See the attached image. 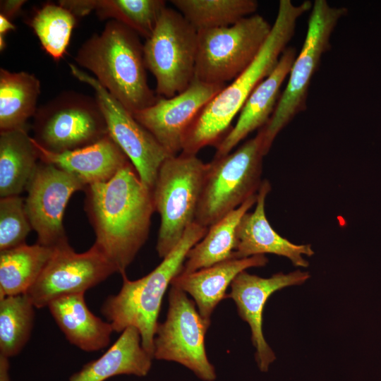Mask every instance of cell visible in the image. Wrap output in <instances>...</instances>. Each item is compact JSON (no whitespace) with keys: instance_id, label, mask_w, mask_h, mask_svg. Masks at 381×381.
<instances>
[{"instance_id":"cell-1","label":"cell","mask_w":381,"mask_h":381,"mask_svg":"<svg viewBox=\"0 0 381 381\" xmlns=\"http://www.w3.org/2000/svg\"><path fill=\"white\" fill-rule=\"evenodd\" d=\"M85 191L94 244L124 274L147 240L155 211L152 190L129 162L110 180L87 186Z\"/></svg>"},{"instance_id":"cell-2","label":"cell","mask_w":381,"mask_h":381,"mask_svg":"<svg viewBox=\"0 0 381 381\" xmlns=\"http://www.w3.org/2000/svg\"><path fill=\"white\" fill-rule=\"evenodd\" d=\"M312 6L310 1L298 5L291 0L279 1L271 32L261 51L241 75L201 110L186 135L181 152L197 155L205 147L217 145L222 140L249 95L277 66L294 35L298 20L311 10Z\"/></svg>"},{"instance_id":"cell-3","label":"cell","mask_w":381,"mask_h":381,"mask_svg":"<svg viewBox=\"0 0 381 381\" xmlns=\"http://www.w3.org/2000/svg\"><path fill=\"white\" fill-rule=\"evenodd\" d=\"M74 60L131 114L157 99L148 85L143 45L139 35L124 24L109 20L99 34L82 44Z\"/></svg>"},{"instance_id":"cell-4","label":"cell","mask_w":381,"mask_h":381,"mask_svg":"<svg viewBox=\"0 0 381 381\" xmlns=\"http://www.w3.org/2000/svg\"><path fill=\"white\" fill-rule=\"evenodd\" d=\"M207 230L195 222L188 227L176 246L149 274L137 280H130L126 274L121 275L120 291L109 296L101 308L114 332H122L130 326L136 327L141 335L143 347L153 356L163 296L173 279L181 273L188 251Z\"/></svg>"},{"instance_id":"cell-5","label":"cell","mask_w":381,"mask_h":381,"mask_svg":"<svg viewBox=\"0 0 381 381\" xmlns=\"http://www.w3.org/2000/svg\"><path fill=\"white\" fill-rule=\"evenodd\" d=\"M347 13L346 8L332 6L326 0L313 3L306 35L290 70L287 85L267 123L258 132L265 155L280 131L306 109L312 79L323 54L331 47L330 38L335 28Z\"/></svg>"},{"instance_id":"cell-6","label":"cell","mask_w":381,"mask_h":381,"mask_svg":"<svg viewBox=\"0 0 381 381\" xmlns=\"http://www.w3.org/2000/svg\"><path fill=\"white\" fill-rule=\"evenodd\" d=\"M207 169L196 155L181 152L162 162L152 188L155 210L160 216L156 244L159 258H165L195 222Z\"/></svg>"},{"instance_id":"cell-7","label":"cell","mask_w":381,"mask_h":381,"mask_svg":"<svg viewBox=\"0 0 381 381\" xmlns=\"http://www.w3.org/2000/svg\"><path fill=\"white\" fill-rule=\"evenodd\" d=\"M265 156L258 133L234 152L207 163L195 222L209 228L256 195Z\"/></svg>"},{"instance_id":"cell-8","label":"cell","mask_w":381,"mask_h":381,"mask_svg":"<svg viewBox=\"0 0 381 381\" xmlns=\"http://www.w3.org/2000/svg\"><path fill=\"white\" fill-rule=\"evenodd\" d=\"M272 25L255 13L229 26L198 31L195 79L226 85L255 59Z\"/></svg>"},{"instance_id":"cell-9","label":"cell","mask_w":381,"mask_h":381,"mask_svg":"<svg viewBox=\"0 0 381 381\" xmlns=\"http://www.w3.org/2000/svg\"><path fill=\"white\" fill-rule=\"evenodd\" d=\"M32 127L34 140L57 153L92 145L109 134L97 98L74 91L61 92L40 106Z\"/></svg>"},{"instance_id":"cell-10","label":"cell","mask_w":381,"mask_h":381,"mask_svg":"<svg viewBox=\"0 0 381 381\" xmlns=\"http://www.w3.org/2000/svg\"><path fill=\"white\" fill-rule=\"evenodd\" d=\"M198 32L177 11L166 7L143 44L147 69L156 80L157 95L172 97L195 79Z\"/></svg>"},{"instance_id":"cell-11","label":"cell","mask_w":381,"mask_h":381,"mask_svg":"<svg viewBox=\"0 0 381 381\" xmlns=\"http://www.w3.org/2000/svg\"><path fill=\"white\" fill-rule=\"evenodd\" d=\"M210 323L206 322L186 293L171 286L166 320L157 324L154 338V358L179 363L204 381L216 378L209 361L205 337Z\"/></svg>"},{"instance_id":"cell-12","label":"cell","mask_w":381,"mask_h":381,"mask_svg":"<svg viewBox=\"0 0 381 381\" xmlns=\"http://www.w3.org/2000/svg\"><path fill=\"white\" fill-rule=\"evenodd\" d=\"M68 66L73 77L95 90L109 135L132 163L142 182L152 190L160 166L169 155L95 77L73 64H68Z\"/></svg>"},{"instance_id":"cell-13","label":"cell","mask_w":381,"mask_h":381,"mask_svg":"<svg viewBox=\"0 0 381 381\" xmlns=\"http://www.w3.org/2000/svg\"><path fill=\"white\" fill-rule=\"evenodd\" d=\"M117 270L95 245L76 253L68 243L55 248L42 273L25 294L37 308L69 294H85Z\"/></svg>"},{"instance_id":"cell-14","label":"cell","mask_w":381,"mask_h":381,"mask_svg":"<svg viewBox=\"0 0 381 381\" xmlns=\"http://www.w3.org/2000/svg\"><path fill=\"white\" fill-rule=\"evenodd\" d=\"M86 186L72 174L53 164L39 162L26 190L25 207L37 236V243L56 248L68 243L63 224L72 195Z\"/></svg>"},{"instance_id":"cell-15","label":"cell","mask_w":381,"mask_h":381,"mask_svg":"<svg viewBox=\"0 0 381 381\" xmlns=\"http://www.w3.org/2000/svg\"><path fill=\"white\" fill-rule=\"evenodd\" d=\"M225 86L194 79L183 92L158 97L152 105L131 114L169 156H175L182 152L186 135L201 110Z\"/></svg>"},{"instance_id":"cell-16","label":"cell","mask_w":381,"mask_h":381,"mask_svg":"<svg viewBox=\"0 0 381 381\" xmlns=\"http://www.w3.org/2000/svg\"><path fill=\"white\" fill-rule=\"evenodd\" d=\"M310 275L308 272L296 270L288 274L279 272L269 278L251 274L246 270L240 272L231 284L226 298L236 303L239 316L250 328L251 341L256 349L255 361L262 372H267L276 359L262 332V313L269 297L275 291L287 286L300 285Z\"/></svg>"},{"instance_id":"cell-17","label":"cell","mask_w":381,"mask_h":381,"mask_svg":"<svg viewBox=\"0 0 381 381\" xmlns=\"http://www.w3.org/2000/svg\"><path fill=\"white\" fill-rule=\"evenodd\" d=\"M271 190L267 180H263L257 193L255 207L241 219L236 229L234 258H246L266 253L286 257L296 267H307L308 262L303 255L314 254L310 244L297 245L277 234L265 214V200Z\"/></svg>"},{"instance_id":"cell-18","label":"cell","mask_w":381,"mask_h":381,"mask_svg":"<svg viewBox=\"0 0 381 381\" xmlns=\"http://www.w3.org/2000/svg\"><path fill=\"white\" fill-rule=\"evenodd\" d=\"M296 56L294 47H286L272 72L256 86L246 99L235 126L216 145L214 157L230 153L251 132L267 123L281 96L282 85Z\"/></svg>"},{"instance_id":"cell-19","label":"cell","mask_w":381,"mask_h":381,"mask_svg":"<svg viewBox=\"0 0 381 381\" xmlns=\"http://www.w3.org/2000/svg\"><path fill=\"white\" fill-rule=\"evenodd\" d=\"M33 141L40 161L72 174L86 187L110 180L130 162L109 134L92 145L58 153Z\"/></svg>"},{"instance_id":"cell-20","label":"cell","mask_w":381,"mask_h":381,"mask_svg":"<svg viewBox=\"0 0 381 381\" xmlns=\"http://www.w3.org/2000/svg\"><path fill=\"white\" fill-rule=\"evenodd\" d=\"M265 255L231 258L189 274L176 276L171 286L188 293L194 299L201 317L208 323L219 303L226 298V289L234 279L246 269L265 266Z\"/></svg>"},{"instance_id":"cell-21","label":"cell","mask_w":381,"mask_h":381,"mask_svg":"<svg viewBox=\"0 0 381 381\" xmlns=\"http://www.w3.org/2000/svg\"><path fill=\"white\" fill-rule=\"evenodd\" d=\"M47 307L71 344L85 351H96L108 346L114 332L112 326L90 310L84 294L59 297Z\"/></svg>"},{"instance_id":"cell-22","label":"cell","mask_w":381,"mask_h":381,"mask_svg":"<svg viewBox=\"0 0 381 381\" xmlns=\"http://www.w3.org/2000/svg\"><path fill=\"white\" fill-rule=\"evenodd\" d=\"M153 356L142 345L139 330L126 328L114 344L99 358L86 363L68 381H104L118 375L145 376Z\"/></svg>"},{"instance_id":"cell-23","label":"cell","mask_w":381,"mask_h":381,"mask_svg":"<svg viewBox=\"0 0 381 381\" xmlns=\"http://www.w3.org/2000/svg\"><path fill=\"white\" fill-rule=\"evenodd\" d=\"M39 162L28 127L0 131V198L20 195L26 190Z\"/></svg>"},{"instance_id":"cell-24","label":"cell","mask_w":381,"mask_h":381,"mask_svg":"<svg viewBox=\"0 0 381 381\" xmlns=\"http://www.w3.org/2000/svg\"><path fill=\"white\" fill-rule=\"evenodd\" d=\"M256 200L257 194L210 226L205 236L187 253L180 274H189L233 258L238 223Z\"/></svg>"},{"instance_id":"cell-25","label":"cell","mask_w":381,"mask_h":381,"mask_svg":"<svg viewBox=\"0 0 381 381\" xmlns=\"http://www.w3.org/2000/svg\"><path fill=\"white\" fill-rule=\"evenodd\" d=\"M39 79L25 71L0 68V131L28 127L40 95Z\"/></svg>"},{"instance_id":"cell-26","label":"cell","mask_w":381,"mask_h":381,"mask_svg":"<svg viewBox=\"0 0 381 381\" xmlns=\"http://www.w3.org/2000/svg\"><path fill=\"white\" fill-rule=\"evenodd\" d=\"M55 248L23 244L0 251V298L25 294L52 258Z\"/></svg>"},{"instance_id":"cell-27","label":"cell","mask_w":381,"mask_h":381,"mask_svg":"<svg viewBox=\"0 0 381 381\" xmlns=\"http://www.w3.org/2000/svg\"><path fill=\"white\" fill-rule=\"evenodd\" d=\"M171 3L198 32L226 27L255 13V0H171Z\"/></svg>"},{"instance_id":"cell-28","label":"cell","mask_w":381,"mask_h":381,"mask_svg":"<svg viewBox=\"0 0 381 381\" xmlns=\"http://www.w3.org/2000/svg\"><path fill=\"white\" fill-rule=\"evenodd\" d=\"M35 308L24 294L0 298V354L18 355L30 339Z\"/></svg>"},{"instance_id":"cell-29","label":"cell","mask_w":381,"mask_h":381,"mask_svg":"<svg viewBox=\"0 0 381 381\" xmlns=\"http://www.w3.org/2000/svg\"><path fill=\"white\" fill-rule=\"evenodd\" d=\"M28 23L45 52L54 60H60L66 52L76 17L59 4L47 3Z\"/></svg>"},{"instance_id":"cell-30","label":"cell","mask_w":381,"mask_h":381,"mask_svg":"<svg viewBox=\"0 0 381 381\" xmlns=\"http://www.w3.org/2000/svg\"><path fill=\"white\" fill-rule=\"evenodd\" d=\"M164 0H94L100 19L116 20L147 39L166 8Z\"/></svg>"},{"instance_id":"cell-31","label":"cell","mask_w":381,"mask_h":381,"mask_svg":"<svg viewBox=\"0 0 381 381\" xmlns=\"http://www.w3.org/2000/svg\"><path fill=\"white\" fill-rule=\"evenodd\" d=\"M31 230L25 200L20 195L1 198L0 251L25 244Z\"/></svg>"},{"instance_id":"cell-32","label":"cell","mask_w":381,"mask_h":381,"mask_svg":"<svg viewBox=\"0 0 381 381\" xmlns=\"http://www.w3.org/2000/svg\"><path fill=\"white\" fill-rule=\"evenodd\" d=\"M25 2V0L1 1L0 14L11 20L20 12V8Z\"/></svg>"},{"instance_id":"cell-33","label":"cell","mask_w":381,"mask_h":381,"mask_svg":"<svg viewBox=\"0 0 381 381\" xmlns=\"http://www.w3.org/2000/svg\"><path fill=\"white\" fill-rule=\"evenodd\" d=\"M8 358L0 354V381H11Z\"/></svg>"},{"instance_id":"cell-34","label":"cell","mask_w":381,"mask_h":381,"mask_svg":"<svg viewBox=\"0 0 381 381\" xmlns=\"http://www.w3.org/2000/svg\"><path fill=\"white\" fill-rule=\"evenodd\" d=\"M15 30L16 26L11 20L0 14V36L5 37V35L8 32Z\"/></svg>"}]
</instances>
